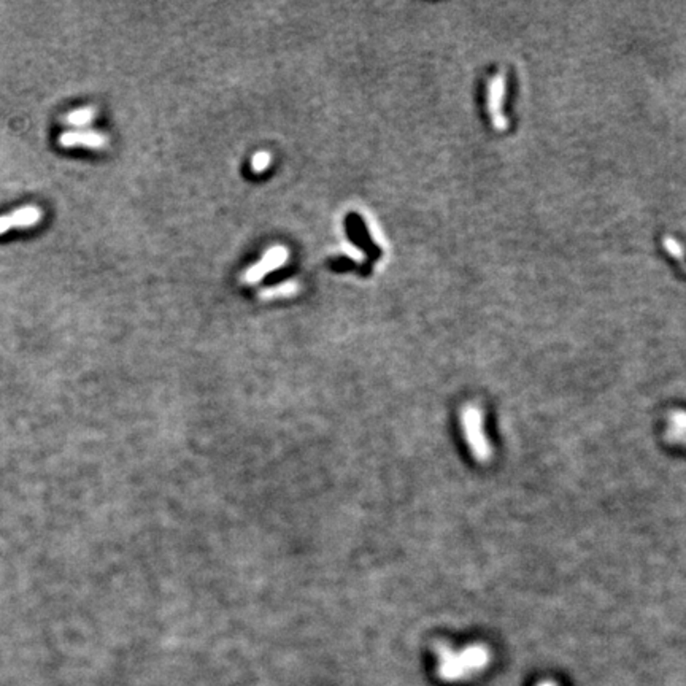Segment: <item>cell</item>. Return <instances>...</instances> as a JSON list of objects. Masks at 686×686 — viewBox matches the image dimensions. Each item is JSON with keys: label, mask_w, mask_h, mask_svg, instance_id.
<instances>
[{"label": "cell", "mask_w": 686, "mask_h": 686, "mask_svg": "<svg viewBox=\"0 0 686 686\" xmlns=\"http://www.w3.org/2000/svg\"><path fill=\"white\" fill-rule=\"evenodd\" d=\"M439 675L446 682H455L467 677L469 673L480 672L486 669L491 653L488 647L481 643H474L462 648L461 652H455L448 645H439Z\"/></svg>", "instance_id": "1"}, {"label": "cell", "mask_w": 686, "mask_h": 686, "mask_svg": "<svg viewBox=\"0 0 686 686\" xmlns=\"http://www.w3.org/2000/svg\"><path fill=\"white\" fill-rule=\"evenodd\" d=\"M461 427L465 442H467L469 450L475 461L488 462L491 459L493 450L491 444L485 434V425H483V412L474 406L467 403L461 410Z\"/></svg>", "instance_id": "2"}, {"label": "cell", "mask_w": 686, "mask_h": 686, "mask_svg": "<svg viewBox=\"0 0 686 686\" xmlns=\"http://www.w3.org/2000/svg\"><path fill=\"white\" fill-rule=\"evenodd\" d=\"M43 219V210L40 207L29 205L18 208V210L0 216V235L16 228H32Z\"/></svg>", "instance_id": "3"}, {"label": "cell", "mask_w": 686, "mask_h": 686, "mask_svg": "<svg viewBox=\"0 0 686 686\" xmlns=\"http://www.w3.org/2000/svg\"><path fill=\"white\" fill-rule=\"evenodd\" d=\"M286 259H287V250L285 247H273L272 250L267 251L264 257H262L256 266L247 271V273H245V281L250 285L256 283V281H259L268 272H272L275 268L283 266Z\"/></svg>", "instance_id": "4"}, {"label": "cell", "mask_w": 686, "mask_h": 686, "mask_svg": "<svg viewBox=\"0 0 686 686\" xmlns=\"http://www.w3.org/2000/svg\"><path fill=\"white\" fill-rule=\"evenodd\" d=\"M58 142L60 146H64V148L84 146V148H91V150H101L107 146L108 137L105 134H101L96 131H69L60 134Z\"/></svg>", "instance_id": "5"}, {"label": "cell", "mask_w": 686, "mask_h": 686, "mask_svg": "<svg viewBox=\"0 0 686 686\" xmlns=\"http://www.w3.org/2000/svg\"><path fill=\"white\" fill-rule=\"evenodd\" d=\"M666 436L673 444H680L686 446V412L683 410H675L667 416V427Z\"/></svg>", "instance_id": "6"}, {"label": "cell", "mask_w": 686, "mask_h": 686, "mask_svg": "<svg viewBox=\"0 0 686 686\" xmlns=\"http://www.w3.org/2000/svg\"><path fill=\"white\" fill-rule=\"evenodd\" d=\"M299 291V283L297 281H286V283H281L278 286L268 287V290H262L259 292L261 299H278V297H290L294 296Z\"/></svg>", "instance_id": "7"}, {"label": "cell", "mask_w": 686, "mask_h": 686, "mask_svg": "<svg viewBox=\"0 0 686 686\" xmlns=\"http://www.w3.org/2000/svg\"><path fill=\"white\" fill-rule=\"evenodd\" d=\"M94 116H96V108L94 107H84V108L73 110V112H70L69 115L65 116L64 121L67 122V124H72V126H84V124H88V122L93 121Z\"/></svg>", "instance_id": "8"}, {"label": "cell", "mask_w": 686, "mask_h": 686, "mask_svg": "<svg viewBox=\"0 0 686 686\" xmlns=\"http://www.w3.org/2000/svg\"><path fill=\"white\" fill-rule=\"evenodd\" d=\"M268 165H271V155L266 151L256 153L253 159H251V169H253V172H256V174L264 172Z\"/></svg>", "instance_id": "9"}, {"label": "cell", "mask_w": 686, "mask_h": 686, "mask_svg": "<svg viewBox=\"0 0 686 686\" xmlns=\"http://www.w3.org/2000/svg\"><path fill=\"white\" fill-rule=\"evenodd\" d=\"M537 686H556V683L550 682V680H543V682H541Z\"/></svg>", "instance_id": "10"}]
</instances>
